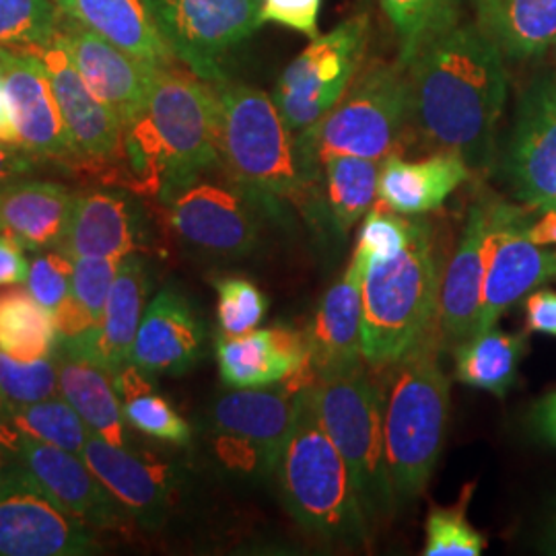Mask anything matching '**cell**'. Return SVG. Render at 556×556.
Returning <instances> with one entry per match:
<instances>
[{
  "instance_id": "obj_1",
  "label": "cell",
  "mask_w": 556,
  "mask_h": 556,
  "mask_svg": "<svg viewBox=\"0 0 556 556\" xmlns=\"http://www.w3.org/2000/svg\"><path fill=\"white\" fill-rule=\"evenodd\" d=\"M408 126L435 153L486 169L507 100L503 52L478 25H454L406 66Z\"/></svg>"
},
{
  "instance_id": "obj_2",
  "label": "cell",
  "mask_w": 556,
  "mask_h": 556,
  "mask_svg": "<svg viewBox=\"0 0 556 556\" xmlns=\"http://www.w3.org/2000/svg\"><path fill=\"white\" fill-rule=\"evenodd\" d=\"M122 151L142 188L165 199L220 165L219 101L213 83L161 64L147 112L124 128Z\"/></svg>"
},
{
  "instance_id": "obj_3",
  "label": "cell",
  "mask_w": 556,
  "mask_h": 556,
  "mask_svg": "<svg viewBox=\"0 0 556 556\" xmlns=\"http://www.w3.org/2000/svg\"><path fill=\"white\" fill-rule=\"evenodd\" d=\"M219 101V157L225 174L277 211L282 200L307 208L319 199L321 172L299 147L273 96L225 79L213 83Z\"/></svg>"
},
{
  "instance_id": "obj_4",
  "label": "cell",
  "mask_w": 556,
  "mask_h": 556,
  "mask_svg": "<svg viewBox=\"0 0 556 556\" xmlns=\"http://www.w3.org/2000/svg\"><path fill=\"white\" fill-rule=\"evenodd\" d=\"M441 268L429 223L410 219L408 243L390 258H367L363 275V361L396 363L439 334Z\"/></svg>"
},
{
  "instance_id": "obj_5",
  "label": "cell",
  "mask_w": 556,
  "mask_h": 556,
  "mask_svg": "<svg viewBox=\"0 0 556 556\" xmlns=\"http://www.w3.org/2000/svg\"><path fill=\"white\" fill-rule=\"evenodd\" d=\"M275 475L287 511L305 532L346 546L369 542L371 528L351 470L319 422L309 386L295 394L293 422Z\"/></svg>"
},
{
  "instance_id": "obj_6",
  "label": "cell",
  "mask_w": 556,
  "mask_h": 556,
  "mask_svg": "<svg viewBox=\"0 0 556 556\" xmlns=\"http://www.w3.org/2000/svg\"><path fill=\"white\" fill-rule=\"evenodd\" d=\"M441 337L429 338L396 363L383 365L381 386L388 472L397 503L418 497L438 466L450 417V379L439 351Z\"/></svg>"
},
{
  "instance_id": "obj_7",
  "label": "cell",
  "mask_w": 556,
  "mask_h": 556,
  "mask_svg": "<svg viewBox=\"0 0 556 556\" xmlns=\"http://www.w3.org/2000/svg\"><path fill=\"white\" fill-rule=\"evenodd\" d=\"M309 394L321 427L351 470L369 528L381 526L396 514L397 498L386 459L378 379L369 378L361 365L314 379Z\"/></svg>"
},
{
  "instance_id": "obj_8",
  "label": "cell",
  "mask_w": 556,
  "mask_h": 556,
  "mask_svg": "<svg viewBox=\"0 0 556 556\" xmlns=\"http://www.w3.org/2000/svg\"><path fill=\"white\" fill-rule=\"evenodd\" d=\"M406 68L378 62L355 75L332 110L298 135L314 167L334 155L388 160L408 130Z\"/></svg>"
},
{
  "instance_id": "obj_9",
  "label": "cell",
  "mask_w": 556,
  "mask_h": 556,
  "mask_svg": "<svg viewBox=\"0 0 556 556\" xmlns=\"http://www.w3.org/2000/svg\"><path fill=\"white\" fill-rule=\"evenodd\" d=\"M219 167V165H217ZM208 169L165 197L169 223L188 248L213 258H245L262 239V215L270 213L220 169ZM223 167V165H220Z\"/></svg>"
},
{
  "instance_id": "obj_10",
  "label": "cell",
  "mask_w": 556,
  "mask_h": 556,
  "mask_svg": "<svg viewBox=\"0 0 556 556\" xmlns=\"http://www.w3.org/2000/svg\"><path fill=\"white\" fill-rule=\"evenodd\" d=\"M369 20L357 15L342 21L312 43L280 75L273 100L291 132L299 135L337 103L355 79L365 54Z\"/></svg>"
},
{
  "instance_id": "obj_11",
  "label": "cell",
  "mask_w": 556,
  "mask_h": 556,
  "mask_svg": "<svg viewBox=\"0 0 556 556\" xmlns=\"http://www.w3.org/2000/svg\"><path fill=\"white\" fill-rule=\"evenodd\" d=\"M142 2L174 59L208 83L227 79L223 59L262 25V0Z\"/></svg>"
},
{
  "instance_id": "obj_12",
  "label": "cell",
  "mask_w": 556,
  "mask_h": 556,
  "mask_svg": "<svg viewBox=\"0 0 556 556\" xmlns=\"http://www.w3.org/2000/svg\"><path fill=\"white\" fill-rule=\"evenodd\" d=\"M0 447L56 507L93 530H118L132 519L80 454L21 435L2 420Z\"/></svg>"
},
{
  "instance_id": "obj_13",
  "label": "cell",
  "mask_w": 556,
  "mask_h": 556,
  "mask_svg": "<svg viewBox=\"0 0 556 556\" xmlns=\"http://www.w3.org/2000/svg\"><path fill=\"white\" fill-rule=\"evenodd\" d=\"M295 413V396L264 388L233 390L213 406L211 425L220 462L241 475H275Z\"/></svg>"
},
{
  "instance_id": "obj_14",
  "label": "cell",
  "mask_w": 556,
  "mask_h": 556,
  "mask_svg": "<svg viewBox=\"0 0 556 556\" xmlns=\"http://www.w3.org/2000/svg\"><path fill=\"white\" fill-rule=\"evenodd\" d=\"M93 528L64 514L9 459L0 493V556H87L100 544Z\"/></svg>"
},
{
  "instance_id": "obj_15",
  "label": "cell",
  "mask_w": 556,
  "mask_h": 556,
  "mask_svg": "<svg viewBox=\"0 0 556 556\" xmlns=\"http://www.w3.org/2000/svg\"><path fill=\"white\" fill-rule=\"evenodd\" d=\"M528 225L526 211L493 202V236L475 334L497 326L498 318L514 303L556 278V248L532 243L526 238Z\"/></svg>"
},
{
  "instance_id": "obj_16",
  "label": "cell",
  "mask_w": 556,
  "mask_h": 556,
  "mask_svg": "<svg viewBox=\"0 0 556 556\" xmlns=\"http://www.w3.org/2000/svg\"><path fill=\"white\" fill-rule=\"evenodd\" d=\"M56 43L64 48L89 89L130 126L147 112L149 87L161 64L137 59L100 34L62 13Z\"/></svg>"
},
{
  "instance_id": "obj_17",
  "label": "cell",
  "mask_w": 556,
  "mask_h": 556,
  "mask_svg": "<svg viewBox=\"0 0 556 556\" xmlns=\"http://www.w3.org/2000/svg\"><path fill=\"white\" fill-rule=\"evenodd\" d=\"M505 169L517 200L556 208V79L540 80L519 103Z\"/></svg>"
},
{
  "instance_id": "obj_18",
  "label": "cell",
  "mask_w": 556,
  "mask_h": 556,
  "mask_svg": "<svg viewBox=\"0 0 556 556\" xmlns=\"http://www.w3.org/2000/svg\"><path fill=\"white\" fill-rule=\"evenodd\" d=\"M31 52H36L46 66L77 161L116 160L122 153L124 137L118 114L89 89L60 43L52 40Z\"/></svg>"
},
{
  "instance_id": "obj_19",
  "label": "cell",
  "mask_w": 556,
  "mask_h": 556,
  "mask_svg": "<svg viewBox=\"0 0 556 556\" xmlns=\"http://www.w3.org/2000/svg\"><path fill=\"white\" fill-rule=\"evenodd\" d=\"M80 457L142 528H157L165 521L176 493V477L165 462L98 435L87 439Z\"/></svg>"
},
{
  "instance_id": "obj_20",
  "label": "cell",
  "mask_w": 556,
  "mask_h": 556,
  "mask_svg": "<svg viewBox=\"0 0 556 556\" xmlns=\"http://www.w3.org/2000/svg\"><path fill=\"white\" fill-rule=\"evenodd\" d=\"M20 147L40 161H77L46 66L36 52H15L0 75Z\"/></svg>"
},
{
  "instance_id": "obj_21",
  "label": "cell",
  "mask_w": 556,
  "mask_h": 556,
  "mask_svg": "<svg viewBox=\"0 0 556 556\" xmlns=\"http://www.w3.org/2000/svg\"><path fill=\"white\" fill-rule=\"evenodd\" d=\"M367 254L355 250L346 273L319 301L305 330L314 379L357 369L363 363V275Z\"/></svg>"
},
{
  "instance_id": "obj_22",
  "label": "cell",
  "mask_w": 556,
  "mask_h": 556,
  "mask_svg": "<svg viewBox=\"0 0 556 556\" xmlns=\"http://www.w3.org/2000/svg\"><path fill=\"white\" fill-rule=\"evenodd\" d=\"M493 236V202H477L457 243L456 254L441 287L439 337L443 349H454L477 332Z\"/></svg>"
},
{
  "instance_id": "obj_23",
  "label": "cell",
  "mask_w": 556,
  "mask_h": 556,
  "mask_svg": "<svg viewBox=\"0 0 556 556\" xmlns=\"http://www.w3.org/2000/svg\"><path fill=\"white\" fill-rule=\"evenodd\" d=\"M142 239L144 213L139 200L126 190L98 188L75 194L59 252L71 260H122L135 254Z\"/></svg>"
},
{
  "instance_id": "obj_24",
  "label": "cell",
  "mask_w": 556,
  "mask_h": 556,
  "mask_svg": "<svg viewBox=\"0 0 556 556\" xmlns=\"http://www.w3.org/2000/svg\"><path fill=\"white\" fill-rule=\"evenodd\" d=\"M149 268L140 254L119 260L118 275L105 301L100 326H91L75 337H59L56 342L83 357L100 363L114 378L130 363L132 344L139 332L149 295Z\"/></svg>"
},
{
  "instance_id": "obj_25",
  "label": "cell",
  "mask_w": 556,
  "mask_h": 556,
  "mask_svg": "<svg viewBox=\"0 0 556 556\" xmlns=\"http://www.w3.org/2000/svg\"><path fill=\"white\" fill-rule=\"evenodd\" d=\"M204 337L190 301L176 289H163L142 314L130 363L149 376H181L197 365Z\"/></svg>"
},
{
  "instance_id": "obj_26",
  "label": "cell",
  "mask_w": 556,
  "mask_h": 556,
  "mask_svg": "<svg viewBox=\"0 0 556 556\" xmlns=\"http://www.w3.org/2000/svg\"><path fill=\"white\" fill-rule=\"evenodd\" d=\"M219 376L233 390L270 388L278 381L309 371L305 332L289 326L252 330L217 342Z\"/></svg>"
},
{
  "instance_id": "obj_27",
  "label": "cell",
  "mask_w": 556,
  "mask_h": 556,
  "mask_svg": "<svg viewBox=\"0 0 556 556\" xmlns=\"http://www.w3.org/2000/svg\"><path fill=\"white\" fill-rule=\"evenodd\" d=\"M75 194L56 181L21 178L0 188V236L25 250H59Z\"/></svg>"
},
{
  "instance_id": "obj_28",
  "label": "cell",
  "mask_w": 556,
  "mask_h": 556,
  "mask_svg": "<svg viewBox=\"0 0 556 556\" xmlns=\"http://www.w3.org/2000/svg\"><path fill=\"white\" fill-rule=\"evenodd\" d=\"M468 178V163L452 153L418 161L390 155L381 161L378 199L397 215L417 217L438 211Z\"/></svg>"
},
{
  "instance_id": "obj_29",
  "label": "cell",
  "mask_w": 556,
  "mask_h": 556,
  "mask_svg": "<svg viewBox=\"0 0 556 556\" xmlns=\"http://www.w3.org/2000/svg\"><path fill=\"white\" fill-rule=\"evenodd\" d=\"M52 357L59 371L60 396L87 422L93 435L119 447H130L128 422L114 376L100 363L56 342Z\"/></svg>"
},
{
  "instance_id": "obj_30",
  "label": "cell",
  "mask_w": 556,
  "mask_h": 556,
  "mask_svg": "<svg viewBox=\"0 0 556 556\" xmlns=\"http://www.w3.org/2000/svg\"><path fill=\"white\" fill-rule=\"evenodd\" d=\"M60 11L119 50L155 64H172L174 54L165 46L142 0H54Z\"/></svg>"
},
{
  "instance_id": "obj_31",
  "label": "cell",
  "mask_w": 556,
  "mask_h": 556,
  "mask_svg": "<svg viewBox=\"0 0 556 556\" xmlns=\"http://www.w3.org/2000/svg\"><path fill=\"white\" fill-rule=\"evenodd\" d=\"M477 13L503 56L536 59L556 48V0H477Z\"/></svg>"
},
{
  "instance_id": "obj_32",
  "label": "cell",
  "mask_w": 556,
  "mask_h": 556,
  "mask_svg": "<svg viewBox=\"0 0 556 556\" xmlns=\"http://www.w3.org/2000/svg\"><path fill=\"white\" fill-rule=\"evenodd\" d=\"M526 353V334L501 332L493 326L454 346L457 381L503 397L516 386L519 363Z\"/></svg>"
},
{
  "instance_id": "obj_33",
  "label": "cell",
  "mask_w": 556,
  "mask_h": 556,
  "mask_svg": "<svg viewBox=\"0 0 556 556\" xmlns=\"http://www.w3.org/2000/svg\"><path fill=\"white\" fill-rule=\"evenodd\" d=\"M59 340L54 316L29 291L9 287L0 293V351L20 361L52 357Z\"/></svg>"
},
{
  "instance_id": "obj_34",
  "label": "cell",
  "mask_w": 556,
  "mask_h": 556,
  "mask_svg": "<svg viewBox=\"0 0 556 556\" xmlns=\"http://www.w3.org/2000/svg\"><path fill=\"white\" fill-rule=\"evenodd\" d=\"M151 376L137 365L126 363L116 374V390L122 400L126 422L142 435L160 439L174 445H186L192 439L190 425L179 417L178 410L160 396L151 383Z\"/></svg>"
},
{
  "instance_id": "obj_35",
  "label": "cell",
  "mask_w": 556,
  "mask_h": 556,
  "mask_svg": "<svg viewBox=\"0 0 556 556\" xmlns=\"http://www.w3.org/2000/svg\"><path fill=\"white\" fill-rule=\"evenodd\" d=\"M379 161L334 155L321 163L324 199L340 231H349L378 197Z\"/></svg>"
},
{
  "instance_id": "obj_36",
  "label": "cell",
  "mask_w": 556,
  "mask_h": 556,
  "mask_svg": "<svg viewBox=\"0 0 556 556\" xmlns=\"http://www.w3.org/2000/svg\"><path fill=\"white\" fill-rule=\"evenodd\" d=\"M0 420L20 431L21 435L56 445L73 454H80L87 439L93 435L79 413L62 396L20 406L9 404Z\"/></svg>"
},
{
  "instance_id": "obj_37",
  "label": "cell",
  "mask_w": 556,
  "mask_h": 556,
  "mask_svg": "<svg viewBox=\"0 0 556 556\" xmlns=\"http://www.w3.org/2000/svg\"><path fill=\"white\" fill-rule=\"evenodd\" d=\"M394 27L400 64L406 66L431 41L457 25L459 0H379Z\"/></svg>"
},
{
  "instance_id": "obj_38",
  "label": "cell",
  "mask_w": 556,
  "mask_h": 556,
  "mask_svg": "<svg viewBox=\"0 0 556 556\" xmlns=\"http://www.w3.org/2000/svg\"><path fill=\"white\" fill-rule=\"evenodd\" d=\"M475 484L462 491L452 507H431L425 523V556H480L486 548V538L475 530L466 517Z\"/></svg>"
},
{
  "instance_id": "obj_39",
  "label": "cell",
  "mask_w": 556,
  "mask_h": 556,
  "mask_svg": "<svg viewBox=\"0 0 556 556\" xmlns=\"http://www.w3.org/2000/svg\"><path fill=\"white\" fill-rule=\"evenodd\" d=\"M62 11L54 0H0V43L36 50L56 38Z\"/></svg>"
},
{
  "instance_id": "obj_40",
  "label": "cell",
  "mask_w": 556,
  "mask_h": 556,
  "mask_svg": "<svg viewBox=\"0 0 556 556\" xmlns=\"http://www.w3.org/2000/svg\"><path fill=\"white\" fill-rule=\"evenodd\" d=\"M0 392L7 404H34L59 396V371L54 357L20 361L0 351Z\"/></svg>"
},
{
  "instance_id": "obj_41",
  "label": "cell",
  "mask_w": 556,
  "mask_h": 556,
  "mask_svg": "<svg viewBox=\"0 0 556 556\" xmlns=\"http://www.w3.org/2000/svg\"><path fill=\"white\" fill-rule=\"evenodd\" d=\"M219 295L217 318L223 337H241L258 328L268 312V299L258 287L241 277H225L215 280Z\"/></svg>"
},
{
  "instance_id": "obj_42",
  "label": "cell",
  "mask_w": 556,
  "mask_h": 556,
  "mask_svg": "<svg viewBox=\"0 0 556 556\" xmlns=\"http://www.w3.org/2000/svg\"><path fill=\"white\" fill-rule=\"evenodd\" d=\"M25 285L29 295L54 316L73 299V260L59 250L38 252L29 264Z\"/></svg>"
},
{
  "instance_id": "obj_43",
  "label": "cell",
  "mask_w": 556,
  "mask_h": 556,
  "mask_svg": "<svg viewBox=\"0 0 556 556\" xmlns=\"http://www.w3.org/2000/svg\"><path fill=\"white\" fill-rule=\"evenodd\" d=\"M118 258L83 256L73 260V298L98 326L114 278L118 275Z\"/></svg>"
},
{
  "instance_id": "obj_44",
  "label": "cell",
  "mask_w": 556,
  "mask_h": 556,
  "mask_svg": "<svg viewBox=\"0 0 556 556\" xmlns=\"http://www.w3.org/2000/svg\"><path fill=\"white\" fill-rule=\"evenodd\" d=\"M410 238V220L400 219L381 208H371L358 233L357 248L367 258H390L397 254Z\"/></svg>"
},
{
  "instance_id": "obj_45",
  "label": "cell",
  "mask_w": 556,
  "mask_h": 556,
  "mask_svg": "<svg viewBox=\"0 0 556 556\" xmlns=\"http://www.w3.org/2000/svg\"><path fill=\"white\" fill-rule=\"evenodd\" d=\"M321 0H262L260 23H278L305 34L318 36V17Z\"/></svg>"
},
{
  "instance_id": "obj_46",
  "label": "cell",
  "mask_w": 556,
  "mask_h": 556,
  "mask_svg": "<svg viewBox=\"0 0 556 556\" xmlns=\"http://www.w3.org/2000/svg\"><path fill=\"white\" fill-rule=\"evenodd\" d=\"M528 332L556 338V291L542 289L526 299Z\"/></svg>"
},
{
  "instance_id": "obj_47",
  "label": "cell",
  "mask_w": 556,
  "mask_h": 556,
  "mask_svg": "<svg viewBox=\"0 0 556 556\" xmlns=\"http://www.w3.org/2000/svg\"><path fill=\"white\" fill-rule=\"evenodd\" d=\"M23 252L25 248L17 239L0 236V289L20 287L27 280L29 262Z\"/></svg>"
},
{
  "instance_id": "obj_48",
  "label": "cell",
  "mask_w": 556,
  "mask_h": 556,
  "mask_svg": "<svg viewBox=\"0 0 556 556\" xmlns=\"http://www.w3.org/2000/svg\"><path fill=\"white\" fill-rule=\"evenodd\" d=\"M38 161L21 147L0 142V188L15 179L29 178L38 169Z\"/></svg>"
},
{
  "instance_id": "obj_49",
  "label": "cell",
  "mask_w": 556,
  "mask_h": 556,
  "mask_svg": "<svg viewBox=\"0 0 556 556\" xmlns=\"http://www.w3.org/2000/svg\"><path fill=\"white\" fill-rule=\"evenodd\" d=\"M526 238L536 245H556V208L540 211V217L526 227Z\"/></svg>"
},
{
  "instance_id": "obj_50",
  "label": "cell",
  "mask_w": 556,
  "mask_h": 556,
  "mask_svg": "<svg viewBox=\"0 0 556 556\" xmlns=\"http://www.w3.org/2000/svg\"><path fill=\"white\" fill-rule=\"evenodd\" d=\"M0 142L4 144H15L20 147V137H17V128L13 122V112H11V103L7 98L4 85L0 79Z\"/></svg>"
},
{
  "instance_id": "obj_51",
  "label": "cell",
  "mask_w": 556,
  "mask_h": 556,
  "mask_svg": "<svg viewBox=\"0 0 556 556\" xmlns=\"http://www.w3.org/2000/svg\"><path fill=\"white\" fill-rule=\"evenodd\" d=\"M540 551L548 553V555H556V501L546 516L542 532H540Z\"/></svg>"
},
{
  "instance_id": "obj_52",
  "label": "cell",
  "mask_w": 556,
  "mask_h": 556,
  "mask_svg": "<svg viewBox=\"0 0 556 556\" xmlns=\"http://www.w3.org/2000/svg\"><path fill=\"white\" fill-rule=\"evenodd\" d=\"M13 54H15V52H11L9 46H2V43H0V75L4 73V68H7L9 60L13 59Z\"/></svg>"
},
{
  "instance_id": "obj_53",
  "label": "cell",
  "mask_w": 556,
  "mask_h": 556,
  "mask_svg": "<svg viewBox=\"0 0 556 556\" xmlns=\"http://www.w3.org/2000/svg\"><path fill=\"white\" fill-rule=\"evenodd\" d=\"M7 466H9V456L4 454V450L0 447V493H2V484H4V475H7Z\"/></svg>"
},
{
  "instance_id": "obj_54",
  "label": "cell",
  "mask_w": 556,
  "mask_h": 556,
  "mask_svg": "<svg viewBox=\"0 0 556 556\" xmlns=\"http://www.w3.org/2000/svg\"><path fill=\"white\" fill-rule=\"evenodd\" d=\"M7 406H9V404H7V400H4V396H2V392H0V417H2V415H4V410H7Z\"/></svg>"
}]
</instances>
